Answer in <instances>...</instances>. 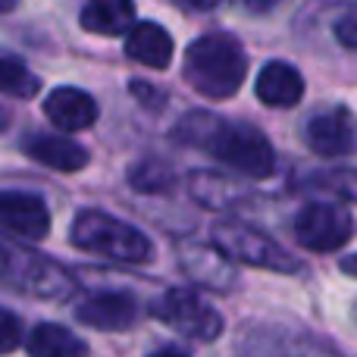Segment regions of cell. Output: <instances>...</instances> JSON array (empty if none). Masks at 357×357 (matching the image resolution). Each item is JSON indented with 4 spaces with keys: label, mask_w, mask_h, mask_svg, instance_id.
Returning a JSON list of instances; mask_svg holds the SVG:
<instances>
[{
    "label": "cell",
    "mask_w": 357,
    "mask_h": 357,
    "mask_svg": "<svg viewBox=\"0 0 357 357\" xmlns=\"http://www.w3.org/2000/svg\"><path fill=\"white\" fill-rule=\"evenodd\" d=\"M44 116L63 132H82L98 123V104L79 88H54L44 100Z\"/></svg>",
    "instance_id": "obj_11"
},
{
    "label": "cell",
    "mask_w": 357,
    "mask_h": 357,
    "mask_svg": "<svg viewBox=\"0 0 357 357\" xmlns=\"http://www.w3.org/2000/svg\"><path fill=\"white\" fill-rule=\"evenodd\" d=\"M254 91L264 100L266 107H295L304 98V79L291 63H266L260 69L257 82H254Z\"/></svg>",
    "instance_id": "obj_14"
},
{
    "label": "cell",
    "mask_w": 357,
    "mask_h": 357,
    "mask_svg": "<svg viewBox=\"0 0 357 357\" xmlns=\"http://www.w3.org/2000/svg\"><path fill=\"white\" fill-rule=\"evenodd\" d=\"M210 241L226 260H238V264L260 266V270H273V273L304 270L301 260L291 251H285L276 238H270L266 232H260L254 226H245V222H220L210 232Z\"/></svg>",
    "instance_id": "obj_4"
},
{
    "label": "cell",
    "mask_w": 357,
    "mask_h": 357,
    "mask_svg": "<svg viewBox=\"0 0 357 357\" xmlns=\"http://www.w3.org/2000/svg\"><path fill=\"white\" fill-rule=\"evenodd\" d=\"M185 82L210 100L232 98L248 75V56L232 35H204L185 50Z\"/></svg>",
    "instance_id": "obj_2"
},
{
    "label": "cell",
    "mask_w": 357,
    "mask_h": 357,
    "mask_svg": "<svg viewBox=\"0 0 357 357\" xmlns=\"http://www.w3.org/2000/svg\"><path fill=\"white\" fill-rule=\"evenodd\" d=\"M148 357H185V354H178V351H154V354H148Z\"/></svg>",
    "instance_id": "obj_23"
},
{
    "label": "cell",
    "mask_w": 357,
    "mask_h": 357,
    "mask_svg": "<svg viewBox=\"0 0 357 357\" xmlns=\"http://www.w3.org/2000/svg\"><path fill=\"white\" fill-rule=\"evenodd\" d=\"M126 56L148 69H167L173 63V38L160 22H135L126 35Z\"/></svg>",
    "instance_id": "obj_13"
},
{
    "label": "cell",
    "mask_w": 357,
    "mask_h": 357,
    "mask_svg": "<svg viewBox=\"0 0 357 357\" xmlns=\"http://www.w3.org/2000/svg\"><path fill=\"white\" fill-rule=\"evenodd\" d=\"M182 266L195 282H204L210 289H229L232 285V266L216 248H188Z\"/></svg>",
    "instance_id": "obj_17"
},
{
    "label": "cell",
    "mask_w": 357,
    "mask_h": 357,
    "mask_svg": "<svg viewBox=\"0 0 357 357\" xmlns=\"http://www.w3.org/2000/svg\"><path fill=\"white\" fill-rule=\"evenodd\" d=\"M75 320L82 326L107 329V333H123L138 320V304L129 291H104L91 295L75 307Z\"/></svg>",
    "instance_id": "obj_10"
},
{
    "label": "cell",
    "mask_w": 357,
    "mask_h": 357,
    "mask_svg": "<svg viewBox=\"0 0 357 357\" xmlns=\"http://www.w3.org/2000/svg\"><path fill=\"white\" fill-rule=\"evenodd\" d=\"M29 357H88V345L60 323H41L25 339Z\"/></svg>",
    "instance_id": "obj_16"
},
{
    "label": "cell",
    "mask_w": 357,
    "mask_h": 357,
    "mask_svg": "<svg viewBox=\"0 0 357 357\" xmlns=\"http://www.w3.org/2000/svg\"><path fill=\"white\" fill-rule=\"evenodd\" d=\"M304 142L317 157H348L357 151V119L345 107H333L307 119Z\"/></svg>",
    "instance_id": "obj_8"
},
{
    "label": "cell",
    "mask_w": 357,
    "mask_h": 357,
    "mask_svg": "<svg viewBox=\"0 0 357 357\" xmlns=\"http://www.w3.org/2000/svg\"><path fill=\"white\" fill-rule=\"evenodd\" d=\"M176 142L207 151L229 169L251 178H266L276 169V157L260 129L248 123H229L216 113H188L176 126Z\"/></svg>",
    "instance_id": "obj_1"
},
{
    "label": "cell",
    "mask_w": 357,
    "mask_h": 357,
    "mask_svg": "<svg viewBox=\"0 0 357 357\" xmlns=\"http://www.w3.org/2000/svg\"><path fill=\"white\" fill-rule=\"evenodd\" d=\"M79 22L91 35H129L132 25H135V3H129V0H94V3L82 6Z\"/></svg>",
    "instance_id": "obj_15"
},
{
    "label": "cell",
    "mask_w": 357,
    "mask_h": 357,
    "mask_svg": "<svg viewBox=\"0 0 357 357\" xmlns=\"http://www.w3.org/2000/svg\"><path fill=\"white\" fill-rule=\"evenodd\" d=\"M335 38H339V44H345V47L357 50V10L354 13H345V16L335 22Z\"/></svg>",
    "instance_id": "obj_22"
},
{
    "label": "cell",
    "mask_w": 357,
    "mask_h": 357,
    "mask_svg": "<svg viewBox=\"0 0 357 357\" xmlns=\"http://www.w3.org/2000/svg\"><path fill=\"white\" fill-rule=\"evenodd\" d=\"M354 222L342 204L333 201H314L295 216V238L301 248L317 254L339 251L351 241Z\"/></svg>",
    "instance_id": "obj_6"
},
{
    "label": "cell",
    "mask_w": 357,
    "mask_h": 357,
    "mask_svg": "<svg viewBox=\"0 0 357 357\" xmlns=\"http://www.w3.org/2000/svg\"><path fill=\"white\" fill-rule=\"evenodd\" d=\"M310 191H320L329 201H354L357 204V169H329L307 178Z\"/></svg>",
    "instance_id": "obj_19"
},
{
    "label": "cell",
    "mask_w": 357,
    "mask_h": 357,
    "mask_svg": "<svg viewBox=\"0 0 357 357\" xmlns=\"http://www.w3.org/2000/svg\"><path fill=\"white\" fill-rule=\"evenodd\" d=\"M188 188H191V197H195L197 204H207V207H226L229 204L226 197L238 195L226 178H220L216 173H195L188 182Z\"/></svg>",
    "instance_id": "obj_20"
},
{
    "label": "cell",
    "mask_w": 357,
    "mask_h": 357,
    "mask_svg": "<svg viewBox=\"0 0 357 357\" xmlns=\"http://www.w3.org/2000/svg\"><path fill=\"white\" fill-rule=\"evenodd\" d=\"M22 345V320L10 310H0V354H10Z\"/></svg>",
    "instance_id": "obj_21"
},
{
    "label": "cell",
    "mask_w": 357,
    "mask_h": 357,
    "mask_svg": "<svg viewBox=\"0 0 357 357\" xmlns=\"http://www.w3.org/2000/svg\"><path fill=\"white\" fill-rule=\"evenodd\" d=\"M69 241L79 251L119 260V264H148L154 257V245L142 229L129 226L110 213H100V210H85L75 216L69 226Z\"/></svg>",
    "instance_id": "obj_3"
},
{
    "label": "cell",
    "mask_w": 357,
    "mask_h": 357,
    "mask_svg": "<svg viewBox=\"0 0 357 357\" xmlns=\"http://www.w3.org/2000/svg\"><path fill=\"white\" fill-rule=\"evenodd\" d=\"M0 282L35 298H66L73 295V279L38 254L19 251L13 245H0Z\"/></svg>",
    "instance_id": "obj_5"
},
{
    "label": "cell",
    "mask_w": 357,
    "mask_h": 357,
    "mask_svg": "<svg viewBox=\"0 0 357 357\" xmlns=\"http://www.w3.org/2000/svg\"><path fill=\"white\" fill-rule=\"evenodd\" d=\"M0 226L29 241H41L50 232V210L38 195L3 191L0 195Z\"/></svg>",
    "instance_id": "obj_9"
},
{
    "label": "cell",
    "mask_w": 357,
    "mask_h": 357,
    "mask_svg": "<svg viewBox=\"0 0 357 357\" xmlns=\"http://www.w3.org/2000/svg\"><path fill=\"white\" fill-rule=\"evenodd\" d=\"M151 314L160 323H167L169 329H176V333L188 335L195 342H213L222 335V317L210 304H204L197 295L182 289L167 291L160 301H154Z\"/></svg>",
    "instance_id": "obj_7"
},
{
    "label": "cell",
    "mask_w": 357,
    "mask_h": 357,
    "mask_svg": "<svg viewBox=\"0 0 357 357\" xmlns=\"http://www.w3.org/2000/svg\"><path fill=\"white\" fill-rule=\"evenodd\" d=\"M41 82L38 75L19 60L16 54H6L0 50V91L10 94V98H19V100H29L38 94Z\"/></svg>",
    "instance_id": "obj_18"
},
{
    "label": "cell",
    "mask_w": 357,
    "mask_h": 357,
    "mask_svg": "<svg viewBox=\"0 0 357 357\" xmlns=\"http://www.w3.org/2000/svg\"><path fill=\"white\" fill-rule=\"evenodd\" d=\"M22 151L38 160L41 167H50L56 173H79L88 167V151L82 144L69 142L66 135H50V132H35L22 142Z\"/></svg>",
    "instance_id": "obj_12"
}]
</instances>
